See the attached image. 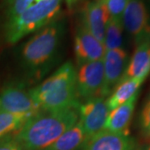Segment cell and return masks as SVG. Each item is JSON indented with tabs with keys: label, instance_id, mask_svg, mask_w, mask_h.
<instances>
[{
	"label": "cell",
	"instance_id": "obj_1",
	"mask_svg": "<svg viewBox=\"0 0 150 150\" xmlns=\"http://www.w3.org/2000/svg\"><path fill=\"white\" fill-rule=\"evenodd\" d=\"M79 121V108L40 110L13 134L23 150H43Z\"/></svg>",
	"mask_w": 150,
	"mask_h": 150
},
{
	"label": "cell",
	"instance_id": "obj_2",
	"mask_svg": "<svg viewBox=\"0 0 150 150\" xmlns=\"http://www.w3.org/2000/svg\"><path fill=\"white\" fill-rule=\"evenodd\" d=\"M64 34L65 21L59 17L23 44L22 63L28 78L39 79L53 67L59 55Z\"/></svg>",
	"mask_w": 150,
	"mask_h": 150
},
{
	"label": "cell",
	"instance_id": "obj_3",
	"mask_svg": "<svg viewBox=\"0 0 150 150\" xmlns=\"http://www.w3.org/2000/svg\"><path fill=\"white\" fill-rule=\"evenodd\" d=\"M77 69L67 62L40 84L30 89V95L41 110L79 108L80 100L76 86Z\"/></svg>",
	"mask_w": 150,
	"mask_h": 150
},
{
	"label": "cell",
	"instance_id": "obj_4",
	"mask_svg": "<svg viewBox=\"0 0 150 150\" xmlns=\"http://www.w3.org/2000/svg\"><path fill=\"white\" fill-rule=\"evenodd\" d=\"M63 0H39L4 23L6 41L13 44L59 17Z\"/></svg>",
	"mask_w": 150,
	"mask_h": 150
},
{
	"label": "cell",
	"instance_id": "obj_5",
	"mask_svg": "<svg viewBox=\"0 0 150 150\" xmlns=\"http://www.w3.org/2000/svg\"><path fill=\"white\" fill-rule=\"evenodd\" d=\"M122 21L136 45L150 40V13L145 0H129Z\"/></svg>",
	"mask_w": 150,
	"mask_h": 150
},
{
	"label": "cell",
	"instance_id": "obj_6",
	"mask_svg": "<svg viewBox=\"0 0 150 150\" xmlns=\"http://www.w3.org/2000/svg\"><path fill=\"white\" fill-rule=\"evenodd\" d=\"M103 62L102 60L79 66L76 86L79 100L101 97L103 86Z\"/></svg>",
	"mask_w": 150,
	"mask_h": 150
},
{
	"label": "cell",
	"instance_id": "obj_7",
	"mask_svg": "<svg viewBox=\"0 0 150 150\" xmlns=\"http://www.w3.org/2000/svg\"><path fill=\"white\" fill-rule=\"evenodd\" d=\"M109 110L106 98L96 97L83 101L79 107V122L88 138L104 129Z\"/></svg>",
	"mask_w": 150,
	"mask_h": 150
},
{
	"label": "cell",
	"instance_id": "obj_8",
	"mask_svg": "<svg viewBox=\"0 0 150 150\" xmlns=\"http://www.w3.org/2000/svg\"><path fill=\"white\" fill-rule=\"evenodd\" d=\"M29 90L22 86H9L0 94V112H7L32 117L40 111Z\"/></svg>",
	"mask_w": 150,
	"mask_h": 150
},
{
	"label": "cell",
	"instance_id": "obj_9",
	"mask_svg": "<svg viewBox=\"0 0 150 150\" xmlns=\"http://www.w3.org/2000/svg\"><path fill=\"white\" fill-rule=\"evenodd\" d=\"M103 62V86L101 97L106 98L122 79L128 65V54L122 48L106 50Z\"/></svg>",
	"mask_w": 150,
	"mask_h": 150
},
{
	"label": "cell",
	"instance_id": "obj_10",
	"mask_svg": "<svg viewBox=\"0 0 150 150\" xmlns=\"http://www.w3.org/2000/svg\"><path fill=\"white\" fill-rule=\"evenodd\" d=\"M105 52L104 44L98 40L80 22L76 28L74 38V54L78 65L102 60Z\"/></svg>",
	"mask_w": 150,
	"mask_h": 150
},
{
	"label": "cell",
	"instance_id": "obj_11",
	"mask_svg": "<svg viewBox=\"0 0 150 150\" xmlns=\"http://www.w3.org/2000/svg\"><path fill=\"white\" fill-rule=\"evenodd\" d=\"M83 150H143V145L134 137L103 129L89 138Z\"/></svg>",
	"mask_w": 150,
	"mask_h": 150
},
{
	"label": "cell",
	"instance_id": "obj_12",
	"mask_svg": "<svg viewBox=\"0 0 150 150\" xmlns=\"http://www.w3.org/2000/svg\"><path fill=\"white\" fill-rule=\"evenodd\" d=\"M109 18L110 14L103 0H88L83 7L80 22L98 40L103 43Z\"/></svg>",
	"mask_w": 150,
	"mask_h": 150
},
{
	"label": "cell",
	"instance_id": "obj_13",
	"mask_svg": "<svg viewBox=\"0 0 150 150\" xmlns=\"http://www.w3.org/2000/svg\"><path fill=\"white\" fill-rule=\"evenodd\" d=\"M139 93L134 94L129 100L109 111L104 129L110 132L129 135V126L134 116V108L138 100Z\"/></svg>",
	"mask_w": 150,
	"mask_h": 150
},
{
	"label": "cell",
	"instance_id": "obj_14",
	"mask_svg": "<svg viewBox=\"0 0 150 150\" xmlns=\"http://www.w3.org/2000/svg\"><path fill=\"white\" fill-rule=\"evenodd\" d=\"M149 74L150 40H147L137 45L121 80L134 78L146 79Z\"/></svg>",
	"mask_w": 150,
	"mask_h": 150
},
{
	"label": "cell",
	"instance_id": "obj_15",
	"mask_svg": "<svg viewBox=\"0 0 150 150\" xmlns=\"http://www.w3.org/2000/svg\"><path fill=\"white\" fill-rule=\"evenodd\" d=\"M144 79L134 78L121 80L112 93L106 98L108 110L111 111L129 100L134 94L139 92L140 87L144 82Z\"/></svg>",
	"mask_w": 150,
	"mask_h": 150
},
{
	"label": "cell",
	"instance_id": "obj_16",
	"mask_svg": "<svg viewBox=\"0 0 150 150\" xmlns=\"http://www.w3.org/2000/svg\"><path fill=\"white\" fill-rule=\"evenodd\" d=\"M88 139L81 123H78L43 150H79L83 149Z\"/></svg>",
	"mask_w": 150,
	"mask_h": 150
},
{
	"label": "cell",
	"instance_id": "obj_17",
	"mask_svg": "<svg viewBox=\"0 0 150 150\" xmlns=\"http://www.w3.org/2000/svg\"><path fill=\"white\" fill-rule=\"evenodd\" d=\"M123 30L122 19L110 17L106 26L103 39V44L106 50L121 48L123 43Z\"/></svg>",
	"mask_w": 150,
	"mask_h": 150
},
{
	"label": "cell",
	"instance_id": "obj_18",
	"mask_svg": "<svg viewBox=\"0 0 150 150\" xmlns=\"http://www.w3.org/2000/svg\"><path fill=\"white\" fill-rule=\"evenodd\" d=\"M29 118L27 115L0 112V139L15 134Z\"/></svg>",
	"mask_w": 150,
	"mask_h": 150
},
{
	"label": "cell",
	"instance_id": "obj_19",
	"mask_svg": "<svg viewBox=\"0 0 150 150\" xmlns=\"http://www.w3.org/2000/svg\"><path fill=\"white\" fill-rule=\"evenodd\" d=\"M38 1L39 0H3L5 23L19 15Z\"/></svg>",
	"mask_w": 150,
	"mask_h": 150
},
{
	"label": "cell",
	"instance_id": "obj_20",
	"mask_svg": "<svg viewBox=\"0 0 150 150\" xmlns=\"http://www.w3.org/2000/svg\"><path fill=\"white\" fill-rule=\"evenodd\" d=\"M139 126L141 135L148 141V144H150V97L141 110Z\"/></svg>",
	"mask_w": 150,
	"mask_h": 150
},
{
	"label": "cell",
	"instance_id": "obj_21",
	"mask_svg": "<svg viewBox=\"0 0 150 150\" xmlns=\"http://www.w3.org/2000/svg\"><path fill=\"white\" fill-rule=\"evenodd\" d=\"M129 1V0H103L110 17L121 19Z\"/></svg>",
	"mask_w": 150,
	"mask_h": 150
},
{
	"label": "cell",
	"instance_id": "obj_22",
	"mask_svg": "<svg viewBox=\"0 0 150 150\" xmlns=\"http://www.w3.org/2000/svg\"><path fill=\"white\" fill-rule=\"evenodd\" d=\"M0 150H23L13 135H8L0 139Z\"/></svg>",
	"mask_w": 150,
	"mask_h": 150
},
{
	"label": "cell",
	"instance_id": "obj_23",
	"mask_svg": "<svg viewBox=\"0 0 150 150\" xmlns=\"http://www.w3.org/2000/svg\"><path fill=\"white\" fill-rule=\"evenodd\" d=\"M82 0H65L66 4L68 6V8L69 9H72L73 8H74L75 6L77 5L78 4H79Z\"/></svg>",
	"mask_w": 150,
	"mask_h": 150
},
{
	"label": "cell",
	"instance_id": "obj_24",
	"mask_svg": "<svg viewBox=\"0 0 150 150\" xmlns=\"http://www.w3.org/2000/svg\"><path fill=\"white\" fill-rule=\"evenodd\" d=\"M143 150H150V144L143 145Z\"/></svg>",
	"mask_w": 150,
	"mask_h": 150
}]
</instances>
